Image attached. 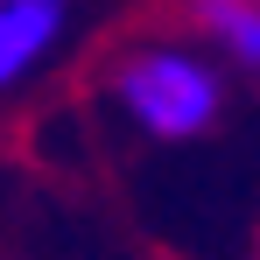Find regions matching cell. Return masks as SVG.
<instances>
[{
  "instance_id": "cell-3",
  "label": "cell",
  "mask_w": 260,
  "mask_h": 260,
  "mask_svg": "<svg viewBox=\"0 0 260 260\" xmlns=\"http://www.w3.org/2000/svg\"><path fill=\"white\" fill-rule=\"evenodd\" d=\"M204 21H211L246 63H260V7L253 0H204Z\"/></svg>"
},
{
  "instance_id": "cell-1",
  "label": "cell",
  "mask_w": 260,
  "mask_h": 260,
  "mask_svg": "<svg viewBox=\"0 0 260 260\" xmlns=\"http://www.w3.org/2000/svg\"><path fill=\"white\" fill-rule=\"evenodd\" d=\"M120 99H127V113L141 120L148 134H204L218 113V85L204 63H190V56H176V49H155V56H134L127 78H120Z\"/></svg>"
},
{
  "instance_id": "cell-2",
  "label": "cell",
  "mask_w": 260,
  "mask_h": 260,
  "mask_svg": "<svg viewBox=\"0 0 260 260\" xmlns=\"http://www.w3.org/2000/svg\"><path fill=\"white\" fill-rule=\"evenodd\" d=\"M63 28V0H0V85L36 71Z\"/></svg>"
}]
</instances>
